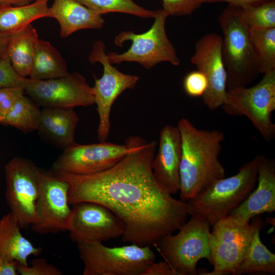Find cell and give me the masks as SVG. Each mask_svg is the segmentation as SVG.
Segmentation results:
<instances>
[{
	"mask_svg": "<svg viewBox=\"0 0 275 275\" xmlns=\"http://www.w3.org/2000/svg\"><path fill=\"white\" fill-rule=\"evenodd\" d=\"M157 143L144 141L116 164L101 172L76 175L55 172L69 185L70 205H102L124 223V242L156 244L178 230L188 215L186 202L175 199L157 183L152 162Z\"/></svg>",
	"mask_w": 275,
	"mask_h": 275,
	"instance_id": "6da1fadb",
	"label": "cell"
},
{
	"mask_svg": "<svg viewBox=\"0 0 275 275\" xmlns=\"http://www.w3.org/2000/svg\"><path fill=\"white\" fill-rule=\"evenodd\" d=\"M177 126L182 141L180 197L187 202L225 177V170L218 160L225 135L219 130L199 129L184 118Z\"/></svg>",
	"mask_w": 275,
	"mask_h": 275,
	"instance_id": "7a4b0ae2",
	"label": "cell"
},
{
	"mask_svg": "<svg viewBox=\"0 0 275 275\" xmlns=\"http://www.w3.org/2000/svg\"><path fill=\"white\" fill-rule=\"evenodd\" d=\"M258 176L257 155L235 175L216 180L188 200V214L213 226L247 198L256 186Z\"/></svg>",
	"mask_w": 275,
	"mask_h": 275,
	"instance_id": "3957f363",
	"label": "cell"
},
{
	"mask_svg": "<svg viewBox=\"0 0 275 275\" xmlns=\"http://www.w3.org/2000/svg\"><path fill=\"white\" fill-rule=\"evenodd\" d=\"M222 37V56L228 90L244 87L260 73L251 42L250 29L237 7L229 5L218 17Z\"/></svg>",
	"mask_w": 275,
	"mask_h": 275,
	"instance_id": "277c9868",
	"label": "cell"
},
{
	"mask_svg": "<svg viewBox=\"0 0 275 275\" xmlns=\"http://www.w3.org/2000/svg\"><path fill=\"white\" fill-rule=\"evenodd\" d=\"M168 16L163 10H159L152 25L147 32L142 34L131 31L120 32L115 38V44L122 47L125 42L130 41L131 45L123 53L107 54L109 62L112 64L133 62L147 69L161 62L179 65L180 59L166 33L165 23Z\"/></svg>",
	"mask_w": 275,
	"mask_h": 275,
	"instance_id": "5b68a950",
	"label": "cell"
},
{
	"mask_svg": "<svg viewBox=\"0 0 275 275\" xmlns=\"http://www.w3.org/2000/svg\"><path fill=\"white\" fill-rule=\"evenodd\" d=\"M84 275H140L155 261L150 246L108 247L102 242L77 243Z\"/></svg>",
	"mask_w": 275,
	"mask_h": 275,
	"instance_id": "8992f818",
	"label": "cell"
},
{
	"mask_svg": "<svg viewBox=\"0 0 275 275\" xmlns=\"http://www.w3.org/2000/svg\"><path fill=\"white\" fill-rule=\"evenodd\" d=\"M222 106L229 115L246 117L265 141H272L275 138V124L271 119L275 109V70L264 74L253 87L227 91Z\"/></svg>",
	"mask_w": 275,
	"mask_h": 275,
	"instance_id": "52a82bcc",
	"label": "cell"
},
{
	"mask_svg": "<svg viewBox=\"0 0 275 275\" xmlns=\"http://www.w3.org/2000/svg\"><path fill=\"white\" fill-rule=\"evenodd\" d=\"M262 221L260 217H255L250 223L227 215L212 226L209 242L214 269L200 274L235 275L255 230Z\"/></svg>",
	"mask_w": 275,
	"mask_h": 275,
	"instance_id": "ba28073f",
	"label": "cell"
},
{
	"mask_svg": "<svg viewBox=\"0 0 275 275\" xmlns=\"http://www.w3.org/2000/svg\"><path fill=\"white\" fill-rule=\"evenodd\" d=\"M210 226L191 216L175 235L162 236L157 242L158 249L169 264L179 275L198 273V262L203 258L211 263L209 246Z\"/></svg>",
	"mask_w": 275,
	"mask_h": 275,
	"instance_id": "9c48e42d",
	"label": "cell"
},
{
	"mask_svg": "<svg viewBox=\"0 0 275 275\" xmlns=\"http://www.w3.org/2000/svg\"><path fill=\"white\" fill-rule=\"evenodd\" d=\"M144 141L130 136L125 144L105 142L80 145L77 143L63 150L52 165L55 172L88 175L105 171L119 162Z\"/></svg>",
	"mask_w": 275,
	"mask_h": 275,
	"instance_id": "30bf717a",
	"label": "cell"
},
{
	"mask_svg": "<svg viewBox=\"0 0 275 275\" xmlns=\"http://www.w3.org/2000/svg\"><path fill=\"white\" fill-rule=\"evenodd\" d=\"M42 172L30 160L20 157L13 158L5 166L7 202L21 228L36 221Z\"/></svg>",
	"mask_w": 275,
	"mask_h": 275,
	"instance_id": "8fae6325",
	"label": "cell"
},
{
	"mask_svg": "<svg viewBox=\"0 0 275 275\" xmlns=\"http://www.w3.org/2000/svg\"><path fill=\"white\" fill-rule=\"evenodd\" d=\"M105 48L102 41H97L88 58L90 63L99 62L103 68L101 77L95 78L92 87L99 119L97 133L100 142H105L108 139L111 126L110 114L114 101L126 90L134 88L140 79L137 75L124 74L114 67L108 60Z\"/></svg>",
	"mask_w": 275,
	"mask_h": 275,
	"instance_id": "7c38bea8",
	"label": "cell"
},
{
	"mask_svg": "<svg viewBox=\"0 0 275 275\" xmlns=\"http://www.w3.org/2000/svg\"><path fill=\"white\" fill-rule=\"evenodd\" d=\"M23 89L24 93L42 107L73 108L95 104L92 87L77 72L47 80L27 78Z\"/></svg>",
	"mask_w": 275,
	"mask_h": 275,
	"instance_id": "4fadbf2b",
	"label": "cell"
},
{
	"mask_svg": "<svg viewBox=\"0 0 275 275\" xmlns=\"http://www.w3.org/2000/svg\"><path fill=\"white\" fill-rule=\"evenodd\" d=\"M69 185L53 171L42 172L36 205V219L31 225L38 234L68 231L72 208L69 203Z\"/></svg>",
	"mask_w": 275,
	"mask_h": 275,
	"instance_id": "5bb4252c",
	"label": "cell"
},
{
	"mask_svg": "<svg viewBox=\"0 0 275 275\" xmlns=\"http://www.w3.org/2000/svg\"><path fill=\"white\" fill-rule=\"evenodd\" d=\"M72 205L68 231L77 243H102L124 234V222L105 206L90 202Z\"/></svg>",
	"mask_w": 275,
	"mask_h": 275,
	"instance_id": "9a60e30c",
	"label": "cell"
},
{
	"mask_svg": "<svg viewBox=\"0 0 275 275\" xmlns=\"http://www.w3.org/2000/svg\"><path fill=\"white\" fill-rule=\"evenodd\" d=\"M190 62L207 80V89L202 96L204 104L210 111L222 106L227 93L222 36L211 33L199 39L195 43Z\"/></svg>",
	"mask_w": 275,
	"mask_h": 275,
	"instance_id": "2e32d148",
	"label": "cell"
},
{
	"mask_svg": "<svg viewBox=\"0 0 275 275\" xmlns=\"http://www.w3.org/2000/svg\"><path fill=\"white\" fill-rule=\"evenodd\" d=\"M182 141L177 126L166 125L160 130L158 149L152 162L153 176L166 192L174 195L180 188Z\"/></svg>",
	"mask_w": 275,
	"mask_h": 275,
	"instance_id": "e0dca14e",
	"label": "cell"
},
{
	"mask_svg": "<svg viewBox=\"0 0 275 275\" xmlns=\"http://www.w3.org/2000/svg\"><path fill=\"white\" fill-rule=\"evenodd\" d=\"M257 187L247 198L228 215L244 222L275 210V161L263 154L258 155Z\"/></svg>",
	"mask_w": 275,
	"mask_h": 275,
	"instance_id": "ac0fdd59",
	"label": "cell"
},
{
	"mask_svg": "<svg viewBox=\"0 0 275 275\" xmlns=\"http://www.w3.org/2000/svg\"><path fill=\"white\" fill-rule=\"evenodd\" d=\"M78 121L73 108L42 107L37 131L43 140L64 150L76 144L75 133Z\"/></svg>",
	"mask_w": 275,
	"mask_h": 275,
	"instance_id": "d6986e66",
	"label": "cell"
},
{
	"mask_svg": "<svg viewBox=\"0 0 275 275\" xmlns=\"http://www.w3.org/2000/svg\"><path fill=\"white\" fill-rule=\"evenodd\" d=\"M49 10L51 18L60 24V35L62 38L81 30L100 29L104 23L101 15L77 0H54Z\"/></svg>",
	"mask_w": 275,
	"mask_h": 275,
	"instance_id": "ffe728a7",
	"label": "cell"
},
{
	"mask_svg": "<svg viewBox=\"0 0 275 275\" xmlns=\"http://www.w3.org/2000/svg\"><path fill=\"white\" fill-rule=\"evenodd\" d=\"M16 216L10 212L0 218V258L16 261L28 266L31 256H38L42 249L35 246L20 231Z\"/></svg>",
	"mask_w": 275,
	"mask_h": 275,
	"instance_id": "44dd1931",
	"label": "cell"
},
{
	"mask_svg": "<svg viewBox=\"0 0 275 275\" xmlns=\"http://www.w3.org/2000/svg\"><path fill=\"white\" fill-rule=\"evenodd\" d=\"M38 40L31 24L11 34L7 54L15 71L22 77L30 75Z\"/></svg>",
	"mask_w": 275,
	"mask_h": 275,
	"instance_id": "7402d4cb",
	"label": "cell"
},
{
	"mask_svg": "<svg viewBox=\"0 0 275 275\" xmlns=\"http://www.w3.org/2000/svg\"><path fill=\"white\" fill-rule=\"evenodd\" d=\"M44 17H51L46 1L36 0L22 6L0 5V32L11 34Z\"/></svg>",
	"mask_w": 275,
	"mask_h": 275,
	"instance_id": "603a6c76",
	"label": "cell"
},
{
	"mask_svg": "<svg viewBox=\"0 0 275 275\" xmlns=\"http://www.w3.org/2000/svg\"><path fill=\"white\" fill-rule=\"evenodd\" d=\"M68 73L66 62L59 51L49 42L39 39L29 78L47 80Z\"/></svg>",
	"mask_w": 275,
	"mask_h": 275,
	"instance_id": "cb8c5ba5",
	"label": "cell"
},
{
	"mask_svg": "<svg viewBox=\"0 0 275 275\" xmlns=\"http://www.w3.org/2000/svg\"><path fill=\"white\" fill-rule=\"evenodd\" d=\"M263 226L262 221L257 227L235 275L255 272H264L274 274L275 255L262 243L260 237V232Z\"/></svg>",
	"mask_w": 275,
	"mask_h": 275,
	"instance_id": "d4e9b609",
	"label": "cell"
},
{
	"mask_svg": "<svg viewBox=\"0 0 275 275\" xmlns=\"http://www.w3.org/2000/svg\"><path fill=\"white\" fill-rule=\"evenodd\" d=\"M41 118V109L30 98L21 95L8 113L4 125L11 126L24 133L38 130Z\"/></svg>",
	"mask_w": 275,
	"mask_h": 275,
	"instance_id": "484cf974",
	"label": "cell"
},
{
	"mask_svg": "<svg viewBox=\"0 0 275 275\" xmlns=\"http://www.w3.org/2000/svg\"><path fill=\"white\" fill-rule=\"evenodd\" d=\"M251 42L260 73L275 70V28H249Z\"/></svg>",
	"mask_w": 275,
	"mask_h": 275,
	"instance_id": "4316f807",
	"label": "cell"
},
{
	"mask_svg": "<svg viewBox=\"0 0 275 275\" xmlns=\"http://www.w3.org/2000/svg\"><path fill=\"white\" fill-rule=\"evenodd\" d=\"M77 1L100 15L109 12H120L135 15L143 18H154L157 12V11L146 9L138 5L133 0Z\"/></svg>",
	"mask_w": 275,
	"mask_h": 275,
	"instance_id": "83f0119b",
	"label": "cell"
},
{
	"mask_svg": "<svg viewBox=\"0 0 275 275\" xmlns=\"http://www.w3.org/2000/svg\"><path fill=\"white\" fill-rule=\"evenodd\" d=\"M236 7L242 19L249 28H275V0Z\"/></svg>",
	"mask_w": 275,
	"mask_h": 275,
	"instance_id": "f1b7e54d",
	"label": "cell"
},
{
	"mask_svg": "<svg viewBox=\"0 0 275 275\" xmlns=\"http://www.w3.org/2000/svg\"><path fill=\"white\" fill-rule=\"evenodd\" d=\"M27 77L20 76L14 70L8 56L0 59V88L24 86Z\"/></svg>",
	"mask_w": 275,
	"mask_h": 275,
	"instance_id": "f546056e",
	"label": "cell"
},
{
	"mask_svg": "<svg viewBox=\"0 0 275 275\" xmlns=\"http://www.w3.org/2000/svg\"><path fill=\"white\" fill-rule=\"evenodd\" d=\"M31 266L18 263L17 270L21 275H61L62 271L56 266L43 258L33 259Z\"/></svg>",
	"mask_w": 275,
	"mask_h": 275,
	"instance_id": "4dcf8cb0",
	"label": "cell"
},
{
	"mask_svg": "<svg viewBox=\"0 0 275 275\" xmlns=\"http://www.w3.org/2000/svg\"><path fill=\"white\" fill-rule=\"evenodd\" d=\"M183 86L185 92L188 96L202 97L207 89L208 82L204 74L196 70L190 72L185 76Z\"/></svg>",
	"mask_w": 275,
	"mask_h": 275,
	"instance_id": "1f68e13d",
	"label": "cell"
},
{
	"mask_svg": "<svg viewBox=\"0 0 275 275\" xmlns=\"http://www.w3.org/2000/svg\"><path fill=\"white\" fill-rule=\"evenodd\" d=\"M162 9L168 15L183 16L192 13L203 4L201 0H162Z\"/></svg>",
	"mask_w": 275,
	"mask_h": 275,
	"instance_id": "d6a6232c",
	"label": "cell"
},
{
	"mask_svg": "<svg viewBox=\"0 0 275 275\" xmlns=\"http://www.w3.org/2000/svg\"><path fill=\"white\" fill-rule=\"evenodd\" d=\"M24 94L23 87L0 88V124L4 125L5 118L15 101Z\"/></svg>",
	"mask_w": 275,
	"mask_h": 275,
	"instance_id": "836d02e7",
	"label": "cell"
},
{
	"mask_svg": "<svg viewBox=\"0 0 275 275\" xmlns=\"http://www.w3.org/2000/svg\"><path fill=\"white\" fill-rule=\"evenodd\" d=\"M140 275H179L167 261L153 262Z\"/></svg>",
	"mask_w": 275,
	"mask_h": 275,
	"instance_id": "e575fe53",
	"label": "cell"
},
{
	"mask_svg": "<svg viewBox=\"0 0 275 275\" xmlns=\"http://www.w3.org/2000/svg\"><path fill=\"white\" fill-rule=\"evenodd\" d=\"M18 262L0 258V275H17Z\"/></svg>",
	"mask_w": 275,
	"mask_h": 275,
	"instance_id": "d590c367",
	"label": "cell"
},
{
	"mask_svg": "<svg viewBox=\"0 0 275 275\" xmlns=\"http://www.w3.org/2000/svg\"><path fill=\"white\" fill-rule=\"evenodd\" d=\"M268 1L270 0H201L202 3L225 2L228 3L229 5L234 6H240L247 4H257Z\"/></svg>",
	"mask_w": 275,
	"mask_h": 275,
	"instance_id": "8d00e7d4",
	"label": "cell"
},
{
	"mask_svg": "<svg viewBox=\"0 0 275 275\" xmlns=\"http://www.w3.org/2000/svg\"><path fill=\"white\" fill-rule=\"evenodd\" d=\"M11 34L0 32V59L7 55V47Z\"/></svg>",
	"mask_w": 275,
	"mask_h": 275,
	"instance_id": "74e56055",
	"label": "cell"
},
{
	"mask_svg": "<svg viewBox=\"0 0 275 275\" xmlns=\"http://www.w3.org/2000/svg\"><path fill=\"white\" fill-rule=\"evenodd\" d=\"M32 0H0V5L22 6L28 4Z\"/></svg>",
	"mask_w": 275,
	"mask_h": 275,
	"instance_id": "f35d334b",
	"label": "cell"
},
{
	"mask_svg": "<svg viewBox=\"0 0 275 275\" xmlns=\"http://www.w3.org/2000/svg\"><path fill=\"white\" fill-rule=\"evenodd\" d=\"M44 1H48V0H44Z\"/></svg>",
	"mask_w": 275,
	"mask_h": 275,
	"instance_id": "ab89813d",
	"label": "cell"
}]
</instances>
